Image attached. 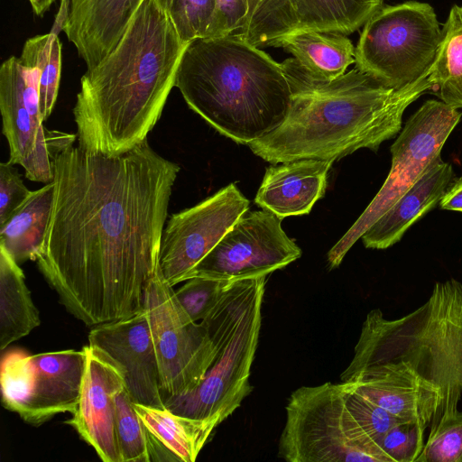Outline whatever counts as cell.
Listing matches in <instances>:
<instances>
[{
    "mask_svg": "<svg viewBox=\"0 0 462 462\" xmlns=\"http://www.w3.org/2000/svg\"><path fill=\"white\" fill-rule=\"evenodd\" d=\"M51 214L37 264L61 303L89 327L143 310L180 166L147 139L107 156L48 147Z\"/></svg>",
    "mask_w": 462,
    "mask_h": 462,
    "instance_id": "cell-1",
    "label": "cell"
},
{
    "mask_svg": "<svg viewBox=\"0 0 462 462\" xmlns=\"http://www.w3.org/2000/svg\"><path fill=\"white\" fill-rule=\"evenodd\" d=\"M188 45L159 1L143 0L116 47L81 78L73 107L78 144L116 156L146 140Z\"/></svg>",
    "mask_w": 462,
    "mask_h": 462,
    "instance_id": "cell-2",
    "label": "cell"
},
{
    "mask_svg": "<svg viewBox=\"0 0 462 462\" xmlns=\"http://www.w3.org/2000/svg\"><path fill=\"white\" fill-rule=\"evenodd\" d=\"M291 88L284 122L251 151L273 163L304 159L337 161L361 148L377 151L402 127L406 108L430 91V69L400 89L357 68L333 80L309 75L294 58L282 62Z\"/></svg>",
    "mask_w": 462,
    "mask_h": 462,
    "instance_id": "cell-3",
    "label": "cell"
},
{
    "mask_svg": "<svg viewBox=\"0 0 462 462\" xmlns=\"http://www.w3.org/2000/svg\"><path fill=\"white\" fill-rule=\"evenodd\" d=\"M175 87L212 127L246 145L284 122L292 95L282 63L236 33L190 42Z\"/></svg>",
    "mask_w": 462,
    "mask_h": 462,
    "instance_id": "cell-4",
    "label": "cell"
},
{
    "mask_svg": "<svg viewBox=\"0 0 462 462\" xmlns=\"http://www.w3.org/2000/svg\"><path fill=\"white\" fill-rule=\"evenodd\" d=\"M401 363L435 385L441 403L434 425L458 411L462 399V283H435L429 300L411 313L388 319L372 310L363 323L354 356L341 382L365 369Z\"/></svg>",
    "mask_w": 462,
    "mask_h": 462,
    "instance_id": "cell-5",
    "label": "cell"
},
{
    "mask_svg": "<svg viewBox=\"0 0 462 462\" xmlns=\"http://www.w3.org/2000/svg\"><path fill=\"white\" fill-rule=\"evenodd\" d=\"M265 277L230 282L199 322L215 346V358L190 393L167 396L165 407L180 415L209 420L218 426L253 390L249 378L261 324Z\"/></svg>",
    "mask_w": 462,
    "mask_h": 462,
    "instance_id": "cell-6",
    "label": "cell"
},
{
    "mask_svg": "<svg viewBox=\"0 0 462 462\" xmlns=\"http://www.w3.org/2000/svg\"><path fill=\"white\" fill-rule=\"evenodd\" d=\"M343 383L302 386L290 396L278 455L289 462H391L362 429Z\"/></svg>",
    "mask_w": 462,
    "mask_h": 462,
    "instance_id": "cell-7",
    "label": "cell"
},
{
    "mask_svg": "<svg viewBox=\"0 0 462 462\" xmlns=\"http://www.w3.org/2000/svg\"><path fill=\"white\" fill-rule=\"evenodd\" d=\"M441 39L434 8L418 1L382 6L365 23L355 48L356 68L393 89L420 78Z\"/></svg>",
    "mask_w": 462,
    "mask_h": 462,
    "instance_id": "cell-8",
    "label": "cell"
},
{
    "mask_svg": "<svg viewBox=\"0 0 462 462\" xmlns=\"http://www.w3.org/2000/svg\"><path fill=\"white\" fill-rule=\"evenodd\" d=\"M462 113L430 99L406 121L391 146L392 164L382 188L345 235L328 251L330 268L338 267L363 234L382 217L439 157Z\"/></svg>",
    "mask_w": 462,
    "mask_h": 462,
    "instance_id": "cell-9",
    "label": "cell"
},
{
    "mask_svg": "<svg viewBox=\"0 0 462 462\" xmlns=\"http://www.w3.org/2000/svg\"><path fill=\"white\" fill-rule=\"evenodd\" d=\"M86 360L84 348L34 355L20 349L7 352L0 371L3 405L33 426L57 414H73Z\"/></svg>",
    "mask_w": 462,
    "mask_h": 462,
    "instance_id": "cell-10",
    "label": "cell"
},
{
    "mask_svg": "<svg viewBox=\"0 0 462 462\" xmlns=\"http://www.w3.org/2000/svg\"><path fill=\"white\" fill-rule=\"evenodd\" d=\"M143 310L155 346L164 399L190 393L212 365L215 346L206 328L193 321L180 305L160 266L148 283Z\"/></svg>",
    "mask_w": 462,
    "mask_h": 462,
    "instance_id": "cell-11",
    "label": "cell"
},
{
    "mask_svg": "<svg viewBox=\"0 0 462 462\" xmlns=\"http://www.w3.org/2000/svg\"><path fill=\"white\" fill-rule=\"evenodd\" d=\"M301 254L275 214L265 209L247 210L196 265L189 279L204 277L232 282L266 276L296 261Z\"/></svg>",
    "mask_w": 462,
    "mask_h": 462,
    "instance_id": "cell-12",
    "label": "cell"
},
{
    "mask_svg": "<svg viewBox=\"0 0 462 462\" xmlns=\"http://www.w3.org/2000/svg\"><path fill=\"white\" fill-rule=\"evenodd\" d=\"M249 200L231 183L200 203L171 215L160 247V269L173 287L185 282L196 265L248 210Z\"/></svg>",
    "mask_w": 462,
    "mask_h": 462,
    "instance_id": "cell-13",
    "label": "cell"
},
{
    "mask_svg": "<svg viewBox=\"0 0 462 462\" xmlns=\"http://www.w3.org/2000/svg\"><path fill=\"white\" fill-rule=\"evenodd\" d=\"M383 0H262L236 34L257 47L290 35L321 32L348 35L368 21Z\"/></svg>",
    "mask_w": 462,
    "mask_h": 462,
    "instance_id": "cell-14",
    "label": "cell"
},
{
    "mask_svg": "<svg viewBox=\"0 0 462 462\" xmlns=\"http://www.w3.org/2000/svg\"><path fill=\"white\" fill-rule=\"evenodd\" d=\"M88 345L106 353L121 369L132 400L164 409V394L155 346L144 310L94 326Z\"/></svg>",
    "mask_w": 462,
    "mask_h": 462,
    "instance_id": "cell-15",
    "label": "cell"
},
{
    "mask_svg": "<svg viewBox=\"0 0 462 462\" xmlns=\"http://www.w3.org/2000/svg\"><path fill=\"white\" fill-rule=\"evenodd\" d=\"M79 400L66 421L104 462H121L116 435V397L125 387L120 367L102 350L88 345Z\"/></svg>",
    "mask_w": 462,
    "mask_h": 462,
    "instance_id": "cell-16",
    "label": "cell"
},
{
    "mask_svg": "<svg viewBox=\"0 0 462 462\" xmlns=\"http://www.w3.org/2000/svg\"><path fill=\"white\" fill-rule=\"evenodd\" d=\"M341 383L396 418L425 428L440 408L439 390L401 363L370 367Z\"/></svg>",
    "mask_w": 462,
    "mask_h": 462,
    "instance_id": "cell-17",
    "label": "cell"
},
{
    "mask_svg": "<svg viewBox=\"0 0 462 462\" xmlns=\"http://www.w3.org/2000/svg\"><path fill=\"white\" fill-rule=\"evenodd\" d=\"M0 110L10 151L8 162L20 164L33 150L44 121L40 110L38 70L15 56L0 67Z\"/></svg>",
    "mask_w": 462,
    "mask_h": 462,
    "instance_id": "cell-18",
    "label": "cell"
},
{
    "mask_svg": "<svg viewBox=\"0 0 462 462\" xmlns=\"http://www.w3.org/2000/svg\"><path fill=\"white\" fill-rule=\"evenodd\" d=\"M143 0H68L63 30L91 69L119 43Z\"/></svg>",
    "mask_w": 462,
    "mask_h": 462,
    "instance_id": "cell-19",
    "label": "cell"
},
{
    "mask_svg": "<svg viewBox=\"0 0 462 462\" xmlns=\"http://www.w3.org/2000/svg\"><path fill=\"white\" fill-rule=\"evenodd\" d=\"M334 162L304 159L267 168L254 201L282 219L309 214L326 191Z\"/></svg>",
    "mask_w": 462,
    "mask_h": 462,
    "instance_id": "cell-20",
    "label": "cell"
},
{
    "mask_svg": "<svg viewBox=\"0 0 462 462\" xmlns=\"http://www.w3.org/2000/svg\"><path fill=\"white\" fill-rule=\"evenodd\" d=\"M453 180L452 165L439 157L363 234L364 245L371 249H386L399 242L415 222L439 203Z\"/></svg>",
    "mask_w": 462,
    "mask_h": 462,
    "instance_id": "cell-21",
    "label": "cell"
},
{
    "mask_svg": "<svg viewBox=\"0 0 462 462\" xmlns=\"http://www.w3.org/2000/svg\"><path fill=\"white\" fill-rule=\"evenodd\" d=\"M146 430L152 461L194 462L217 424L134 402Z\"/></svg>",
    "mask_w": 462,
    "mask_h": 462,
    "instance_id": "cell-22",
    "label": "cell"
},
{
    "mask_svg": "<svg viewBox=\"0 0 462 462\" xmlns=\"http://www.w3.org/2000/svg\"><path fill=\"white\" fill-rule=\"evenodd\" d=\"M54 183L31 192L26 200L0 226V246L17 263L36 261L49 225Z\"/></svg>",
    "mask_w": 462,
    "mask_h": 462,
    "instance_id": "cell-23",
    "label": "cell"
},
{
    "mask_svg": "<svg viewBox=\"0 0 462 462\" xmlns=\"http://www.w3.org/2000/svg\"><path fill=\"white\" fill-rule=\"evenodd\" d=\"M272 47L291 53L309 75L321 80L339 78L356 61L352 42L340 33L306 32L282 38Z\"/></svg>",
    "mask_w": 462,
    "mask_h": 462,
    "instance_id": "cell-24",
    "label": "cell"
},
{
    "mask_svg": "<svg viewBox=\"0 0 462 462\" xmlns=\"http://www.w3.org/2000/svg\"><path fill=\"white\" fill-rule=\"evenodd\" d=\"M40 323L23 270L0 246V348L27 336Z\"/></svg>",
    "mask_w": 462,
    "mask_h": 462,
    "instance_id": "cell-25",
    "label": "cell"
},
{
    "mask_svg": "<svg viewBox=\"0 0 462 462\" xmlns=\"http://www.w3.org/2000/svg\"><path fill=\"white\" fill-rule=\"evenodd\" d=\"M429 79L430 91L445 104L462 109V6L451 7L441 28V39Z\"/></svg>",
    "mask_w": 462,
    "mask_h": 462,
    "instance_id": "cell-26",
    "label": "cell"
},
{
    "mask_svg": "<svg viewBox=\"0 0 462 462\" xmlns=\"http://www.w3.org/2000/svg\"><path fill=\"white\" fill-rule=\"evenodd\" d=\"M23 64L39 73L40 110L43 121L57 100L61 72V43L54 32L28 39L20 57Z\"/></svg>",
    "mask_w": 462,
    "mask_h": 462,
    "instance_id": "cell-27",
    "label": "cell"
},
{
    "mask_svg": "<svg viewBox=\"0 0 462 462\" xmlns=\"http://www.w3.org/2000/svg\"><path fill=\"white\" fill-rule=\"evenodd\" d=\"M116 435L121 462L152 461L146 430L125 387L116 397Z\"/></svg>",
    "mask_w": 462,
    "mask_h": 462,
    "instance_id": "cell-28",
    "label": "cell"
},
{
    "mask_svg": "<svg viewBox=\"0 0 462 462\" xmlns=\"http://www.w3.org/2000/svg\"><path fill=\"white\" fill-rule=\"evenodd\" d=\"M415 462H462V411L444 414L430 426Z\"/></svg>",
    "mask_w": 462,
    "mask_h": 462,
    "instance_id": "cell-29",
    "label": "cell"
},
{
    "mask_svg": "<svg viewBox=\"0 0 462 462\" xmlns=\"http://www.w3.org/2000/svg\"><path fill=\"white\" fill-rule=\"evenodd\" d=\"M217 0H172L171 22L183 42L206 38L212 23Z\"/></svg>",
    "mask_w": 462,
    "mask_h": 462,
    "instance_id": "cell-30",
    "label": "cell"
},
{
    "mask_svg": "<svg viewBox=\"0 0 462 462\" xmlns=\"http://www.w3.org/2000/svg\"><path fill=\"white\" fill-rule=\"evenodd\" d=\"M185 282L174 294L185 312L196 322H200L209 313L230 283L204 277H193Z\"/></svg>",
    "mask_w": 462,
    "mask_h": 462,
    "instance_id": "cell-31",
    "label": "cell"
},
{
    "mask_svg": "<svg viewBox=\"0 0 462 462\" xmlns=\"http://www.w3.org/2000/svg\"><path fill=\"white\" fill-rule=\"evenodd\" d=\"M426 428L418 421H401L382 438L379 445L391 462H415L424 447Z\"/></svg>",
    "mask_w": 462,
    "mask_h": 462,
    "instance_id": "cell-32",
    "label": "cell"
},
{
    "mask_svg": "<svg viewBox=\"0 0 462 462\" xmlns=\"http://www.w3.org/2000/svg\"><path fill=\"white\" fill-rule=\"evenodd\" d=\"M346 390L348 392L347 404L351 412L362 429L378 445L383 435L393 426L403 421L359 393L347 388Z\"/></svg>",
    "mask_w": 462,
    "mask_h": 462,
    "instance_id": "cell-33",
    "label": "cell"
},
{
    "mask_svg": "<svg viewBox=\"0 0 462 462\" xmlns=\"http://www.w3.org/2000/svg\"><path fill=\"white\" fill-rule=\"evenodd\" d=\"M262 0H217V7L207 37L237 33L248 23Z\"/></svg>",
    "mask_w": 462,
    "mask_h": 462,
    "instance_id": "cell-34",
    "label": "cell"
},
{
    "mask_svg": "<svg viewBox=\"0 0 462 462\" xmlns=\"http://www.w3.org/2000/svg\"><path fill=\"white\" fill-rule=\"evenodd\" d=\"M20 173L9 162L0 163V226L31 194Z\"/></svg>",
    "mask_w": 462,
    "mask_h": 462,
    "instance_id": "cell-35",
    "label": "cell"
},
{
    "mask_svg": "<svg viewBox=\"0 0 462 462\" xmlns=\"http://www.w3.org/2000/svg\"><path fill=\"white\" fill-rule=\"evenodd\" d=\"M439 207L462 213V177L451 181L439 201Z\"/></svg>",
    "mask_w": 462,
    "mask_h": 462,
    "instance_id": "cell-36",
    "label": "cell"
},
{
    "mask_svg": "<svg viewBox=\"0 0 462 462\" xmlns=\"http://www.w3.org/2000/svg\"><path fill=\"white\" fill-rule=\"evenodd\" d=\"M54 1L55 0H29L33 12L39 16L43 15Z\"/></svg>",
    "mask_w": 462,
    "mask_h": 462,
    "instance_id": "cell-37",
    "label": "cell"
},
{
    "mask_svg": "<svg viewBox=\"0 0 462 462\" xmlns=\"http://www.w3.org/2000/svg\"><path fill=\"white\" fill-rule=\"evenodd\" d=\"M158 1L163 6L164 9L169 11L171 5L172 3V0H158Z\"/></svg>",
    "mask_w": 462,
    "mask_h": 462,
    "instance_id": "cell-38",
    "label": "cell"
}]
</instances>
